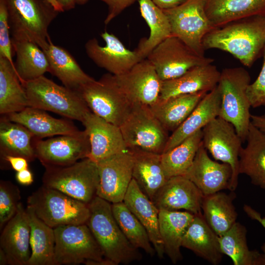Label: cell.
<instances>
[{
  "label": "cell",
  "mask_w": 265,
  "mask_h": 265,
  "mask_svg": "<svg viewBox=\"0 0 265 265\" xmlns=\"http://www.w3.org/2000/svg\"><path fill=\"white\" fill-rule=\"evenodd\" d=\"M204 50L226 52L251 67L265 46V15L254 16L215 28L204 38Z\"/></svg>",
  "instance_id": "obj_1"
},
{
  "label": "cell",
  "mask_w": 265,
  "mask_h": 265,
  "mask_svg": "<svg viewBox=\"0 0 265 265\" xmlns=\"http://www.w3.org/2000/svg\"><path fill=\"white\" fill-rule=\"evenodd\" d=\"M86 224L99 244L104 257L113 265L140 261L142 254L128 241L116 222L111 203L96 196L89 204Z\"/></svg>",
  "instance_id": "obj_2"
},
{
  "label": "cell",
  "mask_w": 265,
  "mask_h": 265,
  "mask_svg": "<svg viewBox=\"0 0 265 265\" xmlns=\"http://www.w3.org/2000/svg\"><path fill=\"white\" fill-rule=\"evenodd\" d=\"M12 38L31 41L42 50L50 39L48 29L58 11L46 0H4Z\"/></svg>",
  "instance_id": "obj_3"
},
{
  "label": "cell",
  "mask_w": 265,
  "mask_h": 265,
  "mask_svg": "<svg viewBox=\"0 0 265 265\" xmlns=\"http://www.w3.org/2000/svg\"><path fill=\"white\" fill-rule=\"evenodd\" d=\"M250 83L248 72L239 67L223 69L217 84L221 96L218 117L233 125L243 142L251 124V106L246 92Z\"/></svg>",
  "instance_id": "obj_4"
},
{
  "label": "cell",
  "mask_w": 265,
  "mask_h": 265,
  "mask_svg": "<svg viewBox=\"0 0 265 265\" xmlns=\"http://www.w3.org/2000/svg\"><path fill=\"white\" fill-rule=\"evenodd\" d=\"M22 84L29 106L52 111L81 122L91 111L79 92L59 85L44 76Z\"/></svg>",
  "instance_id": "obj_5"
},
{
  "label": "cell",
  "mask_w": 265,
  "mask_h": 265,
  "mask_svg": "<svg viewBox=\"0 0 265 265\" xmlns=\"http://www.w3.org/2000/svg\"><path fill=\"white\" fill-rule=\"evenodd\" d=\"M54 265H113L106 260L86 224L54 228Z\"/></svg>",
  "instance_id": "obj_6"
},
{
  "label": "cell",
  "mask_w": 265,
  "mask_h": 265,
  "mask_svg": "<svg viewBox=\"0 0 265 265\" xmlns=\"http://www.w3.org/2000/svg\"><path fill=\"white\" fill-rule=\"evenodd\" d=\"M27 204L38 218L53 229L86 224L90 215L89 204L43 185L28 196Z\"/></svg>",
  "instance_id": "obj_7"
},
{
  "label": "cell",
  "mask_w": 265,
  "mask_h": 265,
  "mask_svg": "<svg viewBox=\"0 0 265 265\" xmlns=\"http://www.w3.org/2000/svg\"><path fill=\"white\" fill-rule=\"evenodd\" d=\"M43 185L89 204L97 196L100 183L97 164L85 158L67 166L45 168Z\"/></svg>",
  "instance_id": "obj_8"
},
{
  "label": "cell",
  "mask_w": 265,
  "mask_h": 265,
  "mask_svg": "<svg viewBox=\"0 0 265 265\" xmlns=\"http://www.w3.org/2000/svg\"><path fill=\"white\" fill-rule=\"evenodd\" d=\"M128 150L139 149L161 154L169 136L148 106L133 104L119 127Z\"/></svg>",
  "instance_id": "obj_9"
},
{
  "label": "cell",
  "mask_w": 265,
  "mask_h": 265,
  "mask_svg": "<svg viewBox=\"0 0 265 265\" xmlns=\"http://www.w3.org/2000/svg\"><path fill=\"white\" fill-rule=\"evenodd\" d=\"M163 11L169 21L171 36L179 38L198 54L205 56L204 38L215 28L207 15L205 0H186Z\"/></svg>",
  "instance_id": "obj_10"
},
{
  "label": "cell",
  "mask_w": 265,
  "mask_h": 265,
  "mask_svg": "<svg viewBox=\"0 0 265 265\" xmlns=\"http://www.w3.org/2000/svg\"><path fill=\"white\" fill-rule=\"evenodd\" d=\"M79 92L93 113L118 127L124 122L132 106L113 82L109 74L85 84Z\"/></svg>",
  "instance_id": "obj_11"
},
{
  "label": "cell",
  "mask_w": 265,
  "mask_h": 265,
  "mask_svg": "<svg viewBox=\"0 0 265 265\" xmlns=\"http://www.w3.org/2000/svg\"><path fill=\"white\" fill-rule=\"evenodd\" d=\"M162 81L180 77L190 69L214 60L198 54L178 37L171 36L156 46L146 58Z\"/></svg>",
  "instance_id": "obj_12"
},
{
  "label": "cell",
  "mask_w": 265,
  "mask_h": 265,
  "mask_svg": "<svg viewBox=\"0 0 265 265\" xmlns=\"http://www.w3.org/2000/svg\"><path fill=\"white\" fill-rule=\"evenodd\" d=\"M203 146L217 160L230 165L232 176L229 190H235L238 184L239 155L243 142L230 123L217 117L202 129Z\"/></svg>",
  "instance_id": "obj_13"
},
{
  "label": "cell",
  "mask_w": 265,
  "mask_h": 265,
  "mask_svg": "<svg viewBox=\"0 0 265 265\" xmlns=\"http://www.w3.org/2000/svg\"><path fill=\"white\" fill-rule=\"evenodd\" d=\"M34 148L36 158L45 168L64 167L88 158L90 144L84 130L45 140L36 138Z\"/></svg>",
  "instance_id": "obj_14"
},
{
  "label": "cell",
  "mask_w": 265,
  "mask_h": 265,
  "mask_svg": "<svg viewBox=\"0 0 265 265\" xmlns=\"http://www.w3.org/2000/svg\"><path fill=\"white\" fill-rule=\"evenodd\" d=\"M109 75L114 84L132 104L151 106L159 101L162 81L147 58L123 74Z\"/></svg>",
  "instance_id": "obj_15"
},
{
  "label": "cell",
  "mask_w": 265,
  "mask_h": 265,
  "mask_svg": "<svg viewBox=\"0 0 265 265\" xmlns=\"http://www.w3.org/2000/svg\"><path fill=\"white\" fill-rule=\"evenodd\" d=\"M97 164L100 177L97 196L111 204L123 202L132 179L131 152L128 150Z\"/></svg>",
  "instance_id": "obj_16"
},
{
  "label": "cell",
  "mask_w": 265,
  "mask_h": 265,
  "mask_svg": "<svg viewBox=\"0 0 265 265\" xmlns=\"http://www.w3.org/2000/svg\"><path fill=\"white\" fill-rule=\"evenodd\" d=\"M101 36L105 42L104 46H100L94 38L87 41L84 48L88 57L110 74H123L144 59L135 50L131 51L126 48L113 33L105 31Z\"/></svg>",
  "instance_id": "obj_17"
},
{
  "label": "cell",
  "mask_w": 265,
  "mask_h": 265,
  "mask_svg": "<svg viewBox=\"0 0 265 265\" xmlns=\"http://www.w3.org/2000/svg\"><path fill=\"white\" fill-rule=\"evenodd\" d=\"M90 141L88 158L96 163L128 150L119 127L109 123L91 111L81 122Z\"/></svg>",
  "instance_id": "obj_18"
},
{
  "label": "cell",
  "mask_w": 265,
  "mask_h": 265,
  "mask_svg": "<svg viewBox=\"0 0 265 265\" xmlns=\"http://www.w3.org/2000/svg\"><path fill=\"white\" fill-rule=\"evenodd\" d=\"M204 194L190 180L183 176L170 178L152 201L159 210H185L194 214L202 213Z\"/></svg>",
  "instance_id": "obj_19"
},
{
  "label": "cell",
  "mask_w": 265,
  "mask_h": 265,
  "mask_svg": "<svg viewBox=\"0 0 265 265\" xmlns=\"http://www.w3.org/2000/svg\"><path fill=\"white\" fill-rule=\"evenodd\" d=\"M0 248L5 252L8 265H27L31 252L30 227L26 209L21 202L2 231Z\"/></svg>",
  "instance_id": "obj_20"
},
{
  "label": "cell",
  "mask_w": 265,
  "mask_h": 265,
  "mask_svg": "<svg viewBox=\"0 0 265 265\" xmlns=\"http://www.w3.org/2000/svg\"><path fill=\"white\" fill-rule=\"evenodd\" d=\"M232 176L230 165L212 160L202 142L191 167L183 176L192 182L206 195L229 189Z\"/></svg>",
  "instance_id": "obj_21"
},
{
  "label": "cell",
  "mask_w": 265,
  "mask_h": 265,
  "mask_svg": "<svg viewBox=\"0 0 265 265\" xmlns=\"http://www.w3.org/2000/svg\"><path fill=\"white\" fill-rule=\"evenodd\" d=\"M220 76L212 63L194 67L180 77L162 81L159 101L184 94L208 93L217 85Z\"/></svg>",
  "instance_id": "obj_22"
},
{
  "label": "cell",
  "mask_w": 265,
  "mask_h": 265,
  "mask_svg": "<svg viewBox=\"0 0 265 265\" xmlns=\"http://www.w3.org/2000/svg\"><path fill=\"white\" fill-rule=\"evenodd\" d=\"M123 202L146 229L158 257L163 258L165 252L159 231V210L133 178Z\"/></svg>",
  "instance_id": "obj_23"
},
{
  "label": "cell",
  "mask_w": 265,
  "mask_h": 265,
  "mask_svg": "<svg viewBox=\"0 0 265 265\" xmlns=\"http://www.w3.org/2000/svg\"><path fill=\"white\" fill-rule=\"evenodd\" d=\"M221 102L220 90L217 85L207 93L184 122L169 136L163 153L202 130L218 117Z\"/></svg>",
  "instance_id": "obj_24"
},
{
  "label": "cell",
  "mask_w": 265,
  "mask_h": 265,
  "mask_svg": "<svg viewBox=\"0 0 265 265\" xmlns=\"http://www.w3.org/2000/svg\"><path fill=\"white\" fill-rule=\"evenodd\" d=\"M4 116L9 120L23 125L38 139L73 134L80 131L71 121L53 118L45 110L31 106Z\"/></svg>",
  "instance_id": "obj_25"
},
{
  "label": "cell",
  "mask_w": 265,
  "mask_h": 265,
  "mask_svg": "<svg viewBox=\"0 0 265 265\" xmlns=\"http://www.w3.org/2000/svg\"><path fill=\"white\" fill-rule=\"evenodd\" d=\"M128 150L133 157L132 178L143 192L152 201L169 179L162 165L161 154L139 149Z\"/></svg>",
  "instance_id": "obj_26"
},
{
  "label": "cell",
  "mask_w": 265,
  "mask_h": 265,
  "mask_svg": "<svg viewBox=\"0 0 265 265\" xmlns=\"http://www.w3.org/2000/svg\"><path fill=\"white\" fill-rule=\"evenodd\" d=\"M182 246L213 265L218 264L222 258L218 236L202 213L194 214L183 237Z\"/></svg>",
  "instance_id": "obj_27"
},
{
  "label": "cell",
  "mask_w": 265,
  "mask_h": 265,
  "mask_svg": "<svg viewBox=\"0 0 265 265\" xmlns=\"http://www.w3.org/2000/svg\"><path fill=\"white\" fill-rule=\"evenodd\" d=\"M205 9L215 28L245 18L265 15V0H205Z\"/></svg>",
  "instance_id": "obj_28"
},
{
  "label": "cell",
  "mask_w": 265,
  "mask_h": 265,
  "mask_svg": "<svg viewBox=\"0 0 265 265\" xmlns=\"http://www.w3.org/2000/svg\"><path fill=\"white\" fill-rule=\"evenodd\" d=\"M43 51L48 60L50 73L66 87L79 92L83 85L95 80L82 70L67 50L54 45L51 39L49 46Z\"/></svg>",
  "instance_id": "obj_29"
},
{
  "label": "cell",
  "mask_w": 265,
  "mask_h": 265,
  "mask_svg": "<svg viewBox=\"0 0 265 265\" xmlns=\"http://www.w3.org/2000/svg\"><path fill=\"white\" fill-rule=\"evenodd\" d=\"M246 141L239 155V173L246 175L253 184L265 189V133L251 122Z\"/></svg>",
  "instance_id": "obj_30"
},
{
  "label": "cell",
  "mask_w": 265,
  "mask_h": 265,
  "mask_svg": "<svg viewBox=\"0 0 265 265\" xmlns=\"http://www.w3.org/2000/svg\"><path fill=\"white\" fill-rule=\"evenodd\" d=\"M194 214L187 212L159 210V231L165 254L173 264L183 259L181 252L185 232Z\"/></svg>",
  "instance_id": "obj_31"
},
{
  "label": "cell",
  "mask_w": 265,
  "mask_h": 265,
  "mask_svg": "<svg viewBox=\"0 0 265 265\" xmlns=\"http://www.w3.org/2000/svg\"><path fill=\"white\" fill-rule=\"evenodd\" d=\"M36 138L23 125L12 122L2 115L0 119V153L7 156H18L28 162L36 159L34 144Z\"/></svg>",
  "instance_id": "obj_32"
},
{
  "label": "cell",
  "mask_w": 265,
  "mask_h": 265,
  "mask_svg": "<svg viewBox=\"0 0 265 265\" xmlns=\"http://www.w3.org/2000/svg\"><path fill=\"white\" fill-rule=\"evenodd\" d=\"M207 93L180 95L159 101L149 106L168 132H174L187 118Z\"/></svg>",
  "instance_id": "obj_33"
},
{
  "label": "cell",
  "mask_w": 265,
  "mask_h": 265,
  "mask_svg": "<svg viewBox=\"0 0 265 265\" xmlns=\"http://www.w3.org/2000/svg\"><path fill=\"white\" fill-rule=\"evenodd\" d=\"M11 40L16 55L15 67L22 83L50 72L46 55L37 44L26 39L11 38Z\"/></svg>",
  "instance_id": "obj_34"
},
{
  "label": "cell",
  "mask_w": 265,
  "mask_h": 265,
  "mask_svg": "<svg viewBox=\"0 0 265 265\" xmlns=\"http://www.w3.org/2000/svg\"><path fill=\"white\" fill-rule=\"evenodd\" d=\"M29 106L27 95L15 67L0 55V113L19 112Z\"/></svg>",
  "instance_id": "obj_35"
},
{
  "label": "cell",
  "mask_w": 265,
  "mask_h": 265,
  "mask_svg": "<svg viewBox=\"0 0 265 265\" xmlns=\"http://www.w3.org/2000/svg\"><path fill=\"white\" fill-rule=\"evenodd\" d=\"M232 196L221 191L204 195L201 207L203 216L218 237L236 222L238 214Z\"/></svg>",
  "instance_id": "obj_36"
},
{
  "label": "cell",
  "mask_w": 265,
  "mask_h": 265,
  "mask_svg": "<svg viewBox=\"0 0 265 265\" xmlns=\"http://www.w3.org/2000/svg\"><path fill=\"white\" fill-rule=\"evenodd\" d=\"M26 209L30 227L31 251L27 265H54V229L38 218L31 207L27 205Z\"/></svg>",
  "instance_id": "obj_37"
},
{
  "label": "cell",
  "mask_w": 265,
  "mask_h": 265,
  "mask_svg": "<svg viewBox=\"0 0 265 265\" xmlns=\"http://www.w3.org/2000/svg\"><path fill=\"white\" fill-rule=\"evenodd\" d=\"M141 15L150 28L148 38H143L135 49L143 58L159 44L172 35L168 18L151 0H138Z\"/></svg>",
  "instance_id": "obj_38"
},
{
  "label": "cell",
  "mask_w": 265,
  "mask_h": 265,
  "mask_svg": "<svg viewBox=\"0 0 265 265\" xmlns=\"http://www.w3.org/2000/svg\"><path fill=\"white\" fill-rule=\"evenodd\" d=\"M247 230L236 222L227 232L218 237L221 251L229 256L234 265H265V254L249 250L246 239Z\"/></svg>",
  "instance_id": "obj_39"
},
{
  "label": "cell",
  "mask_w": 265,
  "mask_h": 265,
  "mask_svg": "<svg viewBox=\"0 0 265 265\" xmlns=\"http://www.w3.org/2000/svg\"><path fill=\"white\" fill-rule=\"evenodd\" d=\"M202 130L161 155L162 165L169 179L184 176L191 167L202 140Z\"/></svg>",
  "instance_id": "obj_40"
},
{
  "label": "cell",
  "mask_w": 265,
  "mask_h": 265,
  "mask_svg": "<svg viewBox=\"0 0 265 265\" xmlns=\"http://www.w3.org/2000/svg\"><path fill=\"white\" fill-rule=\"evenodd\" d=\"M114 217L128 241L151 257L156 254L149 236L142 224L124 202L111 204Z\"/></svg>",
  "instance_id": "obj_41"
},
{
  "label": "cell",
  "mask_w": 265,
  "mask_h": 265,
  "mask_svg": "<svg viewBox=\"0 0 265 265\" xmlns=\"http://www.w3.org/2000/svg\"><path fill=\"white\" fill-rule=\"evenodd\" d=\"M19 187L8 181H0V228L15 214L21 202Z\"/></svg>",
  "instance_id": "obj_42"
},
{
  "label": "cell",
  "mask_w": 265,
  "mask_h": 265,
  "mask_svg": "<svg viewBox=\"0 0 265 265\" xmlns=\"http://www.w3.org/2000/svg\"><path fill=\"white\" fill-rule=\"evenodd\" d=\"M10 28L6 6L4 0H0V55L6 58L15 66L12 56V44L10 37Z\"/></svg>",
  "instance_id": "obj_43"
},
{
  "label": "cell",
  "mask_w": 265,
  "mask_h": 265,
  "mask_svg": "<svg viewBox=\"0 0 265 265\" xmlns=\"http://www.w3.org/2000/svg\"><path fill=\"white\" fill-rule=\"evenodd\" d=\"M263 64L261 71L247 89V95L252 107L265 106V46L263 50Z\"/></svg>",
  "instance_id": "obj_44"
},
{
  "label": "cell",
  "mask_w": 265,
  "mask_h": 265,
  "mask_svg": "<svg viewBox=\"0 0 265 265\" xmlns=\"http://www.w3.org/2000/svg\"><path fill=\"white\" fill-rule=\"evenodd\" d=\"M105 2L108 7V12L104 21L108 25L124 10L138 0H100Z\"/></svg>",
  "instance_id": "obj_45"
},
{
  "label": "cell",
  "mask_w": 265,
  "mask_h": 265,
  "mask_svg": "<svg viewBox=\"0 0 265 265\" xmlns=\"http://www.w3.org/2000/svg\"><path fill=\"white\" fill-rule=\"evenodd\" d=\"M2 159L9 163L11 167L17 172L28 168V161L23 157L7 156Z\"/></svg>",
  "instance_id": "obj_46"
},
{
  "label": "cell",
  "mask_w": 265,
  "mask_h": 265,
  "mask_svg": "<svg viewBox=\"0 0 265 265\" xmlns=\"http://www.w3.org/2000/svg\"><path fill=\"white\" fill-rule=\"evenodd\" d=\"M15 177L17 181L24 186L30 185L34 181L33 174L28 168L17 172Z\"/></svg>",
  "instance_id": "obj_47"
},
{
  "label": "cell",
  "mask_w": 265,
  "mask_h": 265,
  "mask_svg": "<svg viewBox=\"0 0 265 265\" xmlns=\"http://www.w3.org/2000/svg\"><path fill=\"white\" fill-rule=\"evenodd\" d=\"M243 210L249 217L258 221L265 228V217H262L259 212L249 206L244 205ZM261 249L265 254V243L262 246Z\"/></svg>",
  "instance_id": "obj_48"
},
{
  "label": "cell",
  "mask_w": 265,
  "mask_h": 265,
  "mask_svg": "<svg viewBox=\"0 0 265 265\" xmlns=\"http://www.w3.org/2000/svg\"><path fill=\"white\" fill-rule=\"evenodd\" d=\"M158 7L162 10L169 9L177 7L186 0H151Z\"/></svg>",
  "instance_id": "obj_49"
},
{
  "label": "cell",
  "mask_w": 265,
  "mask_h": 265,
  "mask_svg": "<svg viewBox=\"0 0 265 265\" xmlns=\"http://www.w3.org/2000/svg\"><path fill=\"white\" fill-rule=\"evenodd\" d=\"M251 123L259 130L265 133V114L251 115Z\"/></svg>",
  "instance_id": "obj_50"
},
{
  "label": "cell",
  "mask_w": 265,
  "mask_h": 265,
  "mask_svg": "<svg viewBox=\"0 0 265 265\" xmlns=\"http://www.w3.org/2000/svg\"><path fill=\"white\" fill-rule=\"evenodd\" d=\"M56 1L62 7L64 11L74 9L76 5L75 0H56Z\"/></svg>",
  "instance_id": "obj_51"
},
{
  "label": "cell",
  "mask_w": 265,
  "mask_h": 265,
  "mask_svg": "<svg viewBox=\"0 0 265 265\" xmlns=\"http://www.w3.org/2000/svg\"><path fill=\"white\" fill-rule=\"evenodd\" d=\"M8 265L7 256L4 251L0 248V265Z\"/></svg>",
  "instance_id": "obj_52"
},
{
  "label": "cell",
  "mask_w": 265,
  "mask_h": 265,
  "mask_svg": "<svg viewBox=\"0 0 265 265\" xmlns=\"http://www.w3.org/2000/svg\"><path fill=\"white\" fill-rule=\"evenodd\" d=\"M50 3H51L54 8L59 12H64L62 7L59 5L56 0H46Z\"/></svg>",
  "instance_id": "obj_53"
},
{
  "label": "cell",
  "mask_w": 265,
  "mask_h": 265,
  "mask_svg": "<svg viewBox=\"0 0 265 265\" xmlns=\"http://www.w3.org/2000/svg\"><path fill=\"white\" fill-rule=\"evenodd\" d=\"M89 0H75L76 4L83 5L87 3Z\"/></svg>",
  "instance_id": "obj_54"
}]
</instances>
